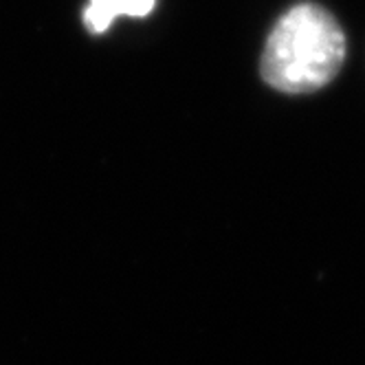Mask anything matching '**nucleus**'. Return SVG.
<instances>
[{
	"instance_id": "1",
	"label": "nucleus",
	"mask_w": 365,
	"mask_h": 365,
	"mask_svg": "<svg viewBox=\"0 0 365 365\" xmlns=\"http://www.w3.org/2000/svg\"><path fill=\"white\" fill-rule=\"evenodd\" d=\"M344 60L346 34L334 16L322 5L299 3L271 29L259 73L275 91L304 95L332 82Z\"/></svg>"
},
{
	"instance_id": "2",
	"label": "nucleus",
	"mask_w": 365,
	"mask_h": 365,
	"mask_svg": "<svg viewBox=\"0 0 365 365\" xmlns=\"http://www.w3.org/2000/svg\"><path fill=\"white\" fill-rule=\"evenodd\" d=\"M156 5V0H88L82 11V20L91 34H103L115 18H145Z\"/></svg>"
}]
</instances>
